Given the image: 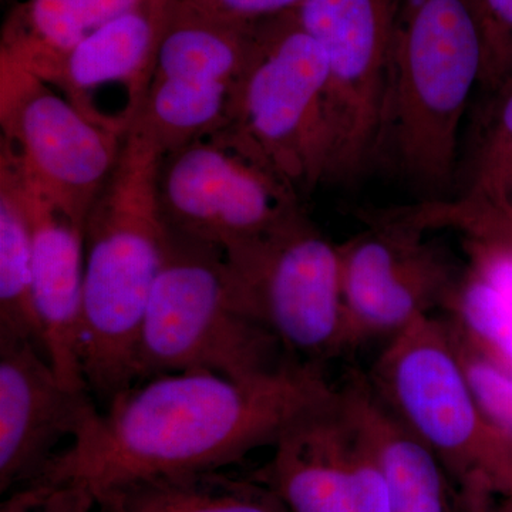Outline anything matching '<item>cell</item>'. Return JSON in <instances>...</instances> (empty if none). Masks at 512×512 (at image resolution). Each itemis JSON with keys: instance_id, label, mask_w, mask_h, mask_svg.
I'll list each match as a JSON object with an SVG mask.
<instances>
[{"instance_id": "obj_5", "label": "cell", "mask_w": 512, "mask_h": 512, "mask_svg": "<svg viewBox=\"0 0 512 512\" xmlns=\"http://www.w3.org/2000/svg\"><path fill=\"white\" fill-rule=\"evenodd\" d=\"M366 380L384 409L461 484L512 497V446L478 409L448 320L421 316L400 330Z\"/></svg>"}, {"instance_id": "obj_18", "label": "cell", "mask_w": 512, "mask_h": 512, "mask_svg": "<svg viewBox=\"0 0 512 512\" xmlns=\"http://www.w3.org/2000/svg\"><path fill=\"white\" fill-rule=\"evenodd\" d=\"M136 0H20L6 16L0 53L36 70L59 59Z\"/></svg>"}, {"instance_id": "obj_12", "label": "cell", "mask_w": 512, "mask_h": 512, "mask_svg": "<svg viewBox=\"0 0 512 512\" xmlns=\"http://www.w3.org/2000/svg\"><path fill=\"white\" fill-rule=\"evenodd\" d=\"M258 23L228 22L181 0L134 124L164 154L225 126L232 90L254 47Z\"/></svg>"}, {"instance_id": "obj_20", "label": "cell", "mask_w": 512, "mask_h": 512, "mask_svg": "<svg viewBox=\"0 0 512 512\" xmlns=\"http://www.w3.org/2000/svg\"><path fill=\"white\" fill-rule=\"evenodd\" d=\"M0 335L29 340L47 355L35 299L28 217L15 181L3 165H0Z\"/></svg>"}, {"instance_id": "obj_25", "label": "cell", "mask_w": 512, "mask_h": 512, "mask_svg": "<svg viewBox=\"0 0 512 512\" xmlns=\"http://www.w3.org/2000/svg\"><path fill=\"white\" fill-rule=\"evenodd\" d=\"M473 5L485 50L480 90L487 92L512 74V0H473Z\"/></svg>"}, {"instance_id": "obj_8", "label": "cell", "mask_w": 512, "mask_h": 512, "mask_svg": "<svg viewBox=\"0 0 512 512\" xmlns=\"http://www.w3.org/2000/svg\"><path fill=\"white\" fill-rule=\"evenodd\" d=\"M366 377L329 390L293 420L255 473L291 512H389L366 406Z\"/></svg>"}, {"instance_id": "obj_24", "label": "cell", "mask_w": 512, "mask_h": 512, "mask_svg": "<svg viewBox=\"0 0 512 512\" xmlns=\"http://www.w3.org/2000/svg\"><path fill=\"white\" fill-rule=\"evenodd\" d=\"M448 323L478 409L491 429L512 446V372L478 348L453 319Z\"/></svg>"}, {"instance_id": "obj_1", "label": "cell", "mask_w": 512, "mask_h": 512, "mask_svg": "<svg viewBox=\"0 0 512 512\" xmlns=\"http://www.w3.org/2000/svg\"><path fill=\"white\" fill-rule=\"evenodd\" d=\"M330 389L323 369L305 363L252 380L208 372L153 377L97 410L33 481L82 488L99 507L130 485L222 470L274 447Z\"/></svg>"}, {"instance_id": "obj_2", "label": "cell", "mask_w": 512, "mask_h": 512, "mask_svg": "<svg viewBox=\"0 0 512 512\" xmlns=\"http://www.w3.org/2000/svg\"><path fill=\"white\" fill-rule=\"evenodd\" d=\"M164 153L130 126L84 225L80 365L104 407L136 384L138 340L168 239L158 171Z\"/></svg>"}, {"instance_id": "obj_6", "label": "cell", "mask_w": 512, "mask_h": 512, "mask_svg": "<svg viewBox=\"0 0 512 512\" xmlns=\"http://www.w3.org/2000/svg\"><path fill=\"white\" fill-rule=\"evenodd\" d=\"M326 76L325 53L293 10L262 20L217 131L302 200L325 184Z\"/></svg>"}, {"instance_id": "obj_16", "label": "cell", "mask_w": 512, "mask_h": 512, "mask_svg": "<svg viewBox=\"0 0 512 512\" xmlns=\"http://www.w3.org/2000/svg\"><path fill=\"white\" fill-rule=\"evenodd\" d=\"M0 165L12 175L28 217L37 313L50 363L67 387L89 392L79 352L84 228L52 200L2 137Z\"/></svg>"}, {"instance_id": "obj_22", "label": "cell", "mask_w": 512, "mask_h": 512, "mask_svg": "<svg viewBox=\"0 0 512 512\" xmlns=\"http://www.w3.org/2000/svg\"><path fill=\"white\" fill-rule=\"evenodd\" d=\"M446 309L478 348L512 372V301L507 296L468 268Z\"/></svg>"}, {"instance_id": "obj_10", "label": "cell", "mask_w": 512, "mask_h": 512, "mask_svg": "<svg viewBox=\"0 0 512 512\" xmlns=\"http://www.w3.org/2000/svg\"><path fill=\"white\" fill-rule=\"evenodd\" d=\"M158 201L171 231L222 251L264 237L305 211L292 188L220 133L165 154Z\"/></svg>"}, {"instance_id": "obj_15", "label": "cell", "mask_w": 512, "mask_h": 512, "mask_svg": "<svg viewBox=\"0 0 512 512\" xmlns=\"http://www.w3.org/2000/svg\"><path fill=\"white\" fill-rule=\"evenodd\" d=\"M181 0H136L59 59L32 70L89 119L111 123L107 101L119 93L128 119L146 99L161 43Z\"/></svg>"}, {"instance_id": "obj_3", "label": "cell", "mask_w": 512, "mask_h": 512, "mask_svg": "<svg viewBox=\"0 0 512 512\" xmlns=\"http://www.w3.org/2000/svg\"><path fill=\"white\" fill-rule=\"evenodd\" d=\"M484 63L473 0H397L375 163L426 201L454 197L461 124Z\"/></svg>"}, {"instance_id": "obj_11", "label": "cell", "mask_w": 512, "mask_h": 512, "mask_svg": "<svg viewBox=\"0 0 512 512\" xmlns=\"http://www.w3.org/2000/svg\"><path fill=\"white\" fill-rule=\"evenodd\" d=\"M0 127L23 167L84 228L127 134L89 119L5 53H0Z\"/></svg>"}, {"instance_id": "obj_28", "label": "cell", "mask_w": 512, "mask_h": 512, "mask_svg": "<svg viewBox=\"0 0 512 512\" xmlns=\"http://www.w3.org/2000/svg\"><path fill=\"white\" fill-rule=\"evenodd\" d=\"M494 512H512V497H505V501L500 508H495Z\"/></svg>"}, {"instance_id": "obj_13", "label": "cell", "mask_w": 512, "mask_h": 512, "mask_svg": "<svg viewBox=\"0 0 512 512\" xmlns=\"http://www.w3.org/2000/svg\"><path fill=\"white\" fill-rule=\"evenodd\" d=\"M362 220L369 228L338 245L352 349L446 309L464 274L426 232L387 210L363 212Z\"/></svg>"}, {"instance_id": "obj_19", "label": "cell", "mask_w": 512, "mask_h": 512, "mask_svg": "<svg viewBox=\"0 0 512 512\" xmlns=\"http://www.w3.org/2000/svg\"><path fill=\"white\" fill-rule=\"evenodd\" d=\"M99 512H291L269 485L202 471L130 485L99 505Z\"/></svg>"}, {"instance_id": "obj_14", "label": "cell", "mask_w": 512, "mask_h": 512, "mask_svg": "<svg viewBox=\"0 0 512 512\" xmlns=\"http://www.w3.org/2000/svg\"><path fill=\"white\" fill-rule=\"evenodd\" d=\"M87 390L67 387L35 343L0 335V493L35 480L63 439L97 412Z\"/></svg>"}, {"instance_id": "obj_26", "label": "cell", "mask_w": 512, "mask_h": 512, "mask_svg": "<svg viewBox=\"0 0 512 512\" xmlns=\"http://www.w3.org/2000/svg\"><path fill=\"white\" fill-rule=\"evenodd\" d=\"M0 512H99V507L82 488L32 481L9 493Z\"/></svg>"}, {"instance_id": "obj_17", "label": "cell", "mask_w": 512, "mask_h": 512, "mask_svg": "<svg viewBox=\"0 0 512 512\" xmlns=\"http://www.w3.org/2000/svg\"><path fill=\"white\" fill-rule=\"evenodd\" d=\"M366 406L389 490V512H494L488 488L461 484L433 451L384 409L367 383Z\"/></svg>"}, {"instance_id": "obj_4", "label": "cell", "mask_w": 512, "mask_h": 512, "mask_svg": "<svg viewBox=\"0 0 512 512\" xmlns=\"http://www.w3.org/2000/svg\"><path fill=\"white\" fill-rule=\"evenodd\" d=\"M292 363L301 362L235 306L224 251L168 228L138 340L136 384L184 372L252 380Z\"/></svg>"}, {"instance_id": "obj_23", "label": "cell", "mask_w": 512, "mask_h": 512, "mask_svg": "<svg viewBox=\"0 0 512 512\" xmlns=\"http://www.w3.org/2000/svg\"><path fill=\"white\" fill-rule=\"evenodd\" d=\"M403 220L423 232L453 228L470 241L512 251V202H484L456 197L402 207Z\"/></svg>"}, {"instance_id": "obj_9", "label": "cell", "mask_w": 512, "mask_h": 512, "mask_svg": "<svg viewBox=\"0 0 512 512\" xmlns=\"http://www.w3.org/2000/svg\"><path fill=\"white\" fill-rule=\"evenodd\" d=\"M397 0H302L293 13L322 47L326 183H353L375 164Z\"/></svg>"}, {"instance_id": "obj_7", "label": "cell", "mask_w": 512, "mask_h": 512, "mask_svg": "<svg viewBox=\"0 0 512 512\" xmlns=\"http://www.w3.org/2000/svg\"><path fill=\"white\" fill-rule=\"evenodd\" d=\"M229 292L298 362L323 369L348 352L338 245L305 211L264 237L225 249Z\"/></svg>"}, {"instance_id": "obj_27", "label": "cell", "mask_w": 512, "mask_h": 512, "mask_svg": "<svg viewBox=\"0 0 512 512\" xmlns=\"http://www.w3.org/2000/svg\"><path fill=\"white\" fill-rule=\"evenodd\" d=\"M195 9L228 20V22L254 25L262 20L292 12L302 0H184Z\"/></svg>"}, {"instance_id": "obj_21", "label": "cell", "mask_w": 512, "mask_h": 512, "mask_svg": "<svg viewBox=\"0 0 512 512\" xmlns=\"http://www.w3.org/2000/svg\"><path fill=\"white\" fill-rule=\"evenodd\" d=\"M484 94L466 190L458 197L512 202V74Z\"/></svg>"}]
</instances>
